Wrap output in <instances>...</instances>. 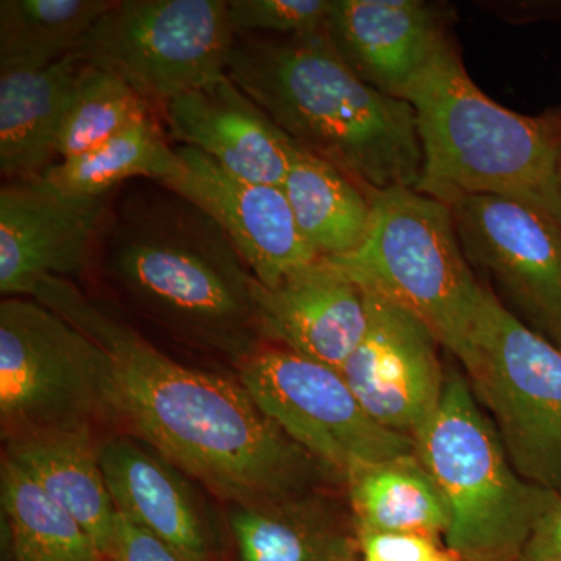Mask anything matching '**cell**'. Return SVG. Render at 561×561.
I'll list each match as a JSON object with an SVG mask.
<instances>
[{
	"mask_svg": "<svg viewBox=\"0 0 561 561\" xmlns=\"http://www.w3.org/2000/svg\"><path fill=\"white\" fill-rule=\"evenodd\" d=\"M364 290L367 330L339 371L373 420L413 438L445 391L442 345L413 313L376 290Z\"/></svg>",
	"mask_w": 561,
	"mask_h": 561,
	"instance_id": "obj_13",
	"label": "cell"
},
{
	"mask_svg": "<svg viewBox=\"0 0 561 561\" xmlns=\"http://www.w3.org/2000/svg\"><path fill=\"white\" fill-rule=\"evenodd\" d=\"M280 187L302 238L320 257L346 256L367 239L371 192L330 162L301 149Z\"/></svg>",
	"mask_w": 561,
	"mask_h": 561,
	"instance_id": "obj_23",
	"label": "cell"
},
{
	"mask_svg": "<svg viewBox=\"0 0 561 561\" xmlns=\"http://www.w3.org/2000/svg\"><path fill=\"white\" fill-rule=\"evenodd\" d=\"M110 357L38 300L0 302V423L3 440L113 423Z\"/></svg>",
	"mask_w": 561,
	"mask_h": 561,
	"instance_id": "obj_8",
	"label": "cell"
},
{
	"mask_svg": "<svg viewBox=\"0 0 561 561\" xmlns=\"http://www.w3.org/2000/svg\"><path fill=\"white\" fill-rule=\"evenodd\" d=\"M0 501L11 561H101L90 534L31 472L3 454Z\"/></svg>",
	"mask_w": 561,
	"mask_h": 561,
	"instance_id": "obj_24",
	"label": "cell"
},
{
	"mask_svg": "<svg viewBox=\"0 0 561 561\" xmlns=\"http://www.w3.org/2000/svg\"><path fill=\"white\" fill-rule=\"evenodd\" d=\"M442 7L420 0H332L324 32L365 83L404 101L449 39Z\"/></svg>",
	"mask_w": 561,
	"mask_h": 561,
	"instance_id": "obj_16",
	"label": "cell"
},
{
	"mask_svg": "<svg viewBox=\"0 0 561 561\" xmlns=\"http://www.w3.org/2000/svg\"><path fill=\"white\" fill-rule=\"evenodd\" d=\"M176 151L183 172L164 186L220 225L262 286L320 257L302 238L283 187L238 179L192 147Z\"/></svg>",
	"mask_w": 561,
	"mask_h": 561,
	"instance_id": "obj_14",
	"label": "cell"
},
{
	"mask_svg": "<svg viewBox=\"0 0 561 561\" xmlns=\"http://www.w3.org/2000/svg\"><path fill=\"white\" fill-rule=\"evenodd\" d=\"M519 561H561V494L535 524Z\"/></svg>",
	"mask_w": 561,
	"mask_h": 561,
	"instance_id": "obj_31",
	"label": "cell"
},
{
	"mask_svg": "<svg viewBox=\"0 0 561 561\" xmlns=\"http://www.w3.org/2000/svg\"><path fill=\"white\" fill-rule=\"evenodd\" d=\"M332 0H228L238 35L300 36L323 31Z\"/></svg>",
	"mask_w": 561,
	"mask_h": 561,
	"instance_id": "obj_28",
	"label": "cell"
},
{
	"mask_svg": "<svg viewBox=\"0 0 561 561\" xmlns=\"http://www.w3.org/2000/svg\"><path fill=\"white\" fill-rule=\"evenodd\" d=\"M360 561H456L437 538L409 534L359 531Z\"/></svg>",
	"mask_w": 561,
	"mask_h": 561,
	"instance_id": "obj_29",
	"label": "cell"
},
{
	"mask_svg": "<svg viewBox=\"0 0 561 561\" xmlns=\"http://www.w3.org/2000/svg\"><path fill=\"white\" fill-rule=\"evenodd\" d=\"M264 341L341 370L368 324L364 287L327 257L254 290Z\"/></svg>",
	"mask_w": 561,
	"mask_h": 561,
	"instance_id": "obj_15",
	"label": "cell"
},
{
	"mask_svg": "<svg viewBox=\"0 0 561 561\" xmlns=\"http://www.w3.org/2000/svg\"><path fill=\"white\" fill-rule=\"evenodd\" d=\"M150 116L153 105L127 81L87 65L62 127L60 161L88 153Z\"/></svg>",
	"mask_w": 561,
	"mask_h": 561,
	"instance_id": "obj_27",
	"label": "cell"
},
{
	"mask_svg": "<svg viewBox=\"0 0 561 561\" xmlns=\"http://www.w3.org/2000/svg\"><path fill=\"white\" fill-rule=\"evenodd\" d=\"M7 456L31 472L36 482L81 524L102 560L116 527L111 497L92 430L41 432L5 442Z\"/></svg>",
	"mask_w": 561,
	"mask_h": 561,
	"instance_id": "obj_21",
	"label": "cell"
},
{
	"mask_svg": "<svg viewBox=\"0 0 561 561\" xmlns=\"http://www.w3.org/2000/svg\"><path fill=\"white\" fill-rule=\"evenodd\" d=\"M162 116L179 146L250 183L283 186L301 150L230 77L165 103Z\"/></svg>",
	"mask_w": 561,
	"mask_h": 561,
	"instance_id": "obj_17",
	"label": "cell"
},
{
	"mask_svg": "<svg viewBox=\"0 0 561 561\" xmlns=\"http://www.w3.org/2000/svg\"><path fill=\"white\" fill-rule=\"evenodd\" d=\"M370 232L359 249L327 257L360 286L397 302L460 362L483 295L461 250L453 210L409 187L373 191Z\"/></svg>",
	"mask_w": 561,
	"mask_h": 561,
	"instance_id": "obj_6",
	"label": "cell"
},
{
	"mask_svg": "<svg viewBox=\"0 0 561 561\" xmlns=\"http://www.w3.org/2000/svg\"><path fill=\"white\" fill-rule=\"evenodd\" d=\"M114 192L68 194L43 176L5 181L0 190L2 295L32 297L41 280L66 279L90 267Z\"/></svg>",
	"mask_w": 561,
	"mask_h": 561,
	"instance_id": "obj_12",
	"label": "cell"
},
{
	"mask_svg": "<svg viewBox=\"0 0 561 561\" xmlns=\"http://www.w3.org/2000/svg\"><path fill=\"white\" fill-rule=\"evenodd\" d=\"M228 77L302 150L367 191L416 190L423 151L411 103L354 72L327 32L238 35Z\"/></svg>",
	"mask_w": 561,
	"mask_h": 561,
	"instance_id": "obj_3",
	"label": "cell"
},
{
	"mask_svg": "<svg viewBox=\"0 0 561 561\" xmlns=\"http://www.w3.org/2000/svg\"><path fill=\"white\" fill-rule=\"evenodd\" d=\"M557 175H559V183L561 187V150L559 154V162H557Z\"/></svg>",
	"mask_w": 561,
	"mask_h": 561,
	"instance_id": "obj_32",
	"label": "cell"
},
{
	"mask_svg": "<svg viewBox=\"0 0 561 561\" xmlns=\"http://www.w3.org/2000/svg\"><path fill=\"white\" fill-rule=\"evenodd\" d=\"M312 491L268 504L231 505L230 529L241 561H354L359 530L353 513Z\"/></svg>",
	"mask_w": 561,
	"mask_h": 561,
	"instance_id": "obj_20",
	"label": "cell"
},
{
	"mask_svg": "<svg viewBox=\"0 0 561 561\" xmlns=\"http://www.w3.org/2000/svg\"><path fill=\"white\" fill-rule=\"evenodd\" d=\"M238 368L261 411L343 481L364 465L415 454L413 438L373 420L335 368L280 346H261Z\"/></svg>",
	"mask_w": 561,
	"mask_h": 561,
	"instance_id": "obj_10",
	"label": "cell"
},
{
	"mask_svg": "<svg viewBox=\"0 0 561 561\" xmlns=\"http://www.w3.org/2000/svg\"><path fill=\"white\" fill-rule=\"evenodd\" d=\"M105 561H186L168 542L154 537L149 530L142 529L125 518L122 513L117 515L113 540L108 551L103 556Z\"/></svg>",
	"mask_w": 561,
	"mask_h": 561,
	"instance_id": "obj_30",
	"label": "cell"
},
{
	"mask_svg": "<svg viewBox=\"0 0 561 561\" xmlns=\"http://www.w3.org/2000/svg\"><path fill=\"white\" fill-rule=\"evenodd\" d=\"M357 530L445 537L451 511L416 454L364 465L345 478Z\"/></svg>",
	"mask_w": 561,
	"mask_h": 561,
	"instance_id": "obj_22",
	"label": "cell"
},
{
	"mask_svg": "<svg viewBox=\"0 0 561 561\" xmlns=\"http://www.w3.org/2000/svg\"><path fill=\"white\" fill-rule=\"evenodd\" d=\"M84 66L72 54L43 69L0 72L3 180L35 179L60 162L61 131Z\"/></svg>",
	"mask_w": 561,
	"mask_h": 561,
	"instance_id": "obj_19",
	"label": "cell"
},
{
	"mask_svg": "<svg viewBox=\"0 0 561 561\" xmlns=\"http://www.w3.org/2000/svg\"><path fill=\"white\" fill-rule=\"evenodd\" d=\"M116 0H2L0 72L43 69L72 55Z\"/></svg>",
	"mask_w": 561,
	"mask_h": 561,
	"instance_id": "obj_26",
	"label": "cell"
},
{
	"mask_svg": "<svg viewBox=\"0 0 561 561\" xmlns=\"http://www.w3.org/2000/svg\"><path fill=\"white\" fill-rule=\"evenodd\" d=\"M99 460L117 512L186 561L213 559L203 508L179 468L127 435L101 443Z\"/></svg>",
	"mask_w": 561,
	"mask_h": 561,
	"instance_id": "obj_18",
	"label": "cell"
},
{
	"mask_svg": "<svg viewBox=\"0 0 561 561\" xmlns=\"http://www.w3.org/2000/svg\"><path fill=\"white\" fill-rule=\"evenodd\" d=\"M32 298L110 357L113 423L230 505L268 504L345 481L261 411L241 382L186 367L68 279Z\"/></svg>",
	"mask_w": 561,
	"mask_h": 561,
	"instance_id": "obj_1",
	"label": "cell"
},
{
	"mask_svg": "<svg viewBox=\"0 0 561 561\" xmlns=\"http://www.w3.org/2000/svg\"><path fill=\"white\" fill-rule=\"evenodd\" d=\"M413 442L451 511L446 549L467 561L519 560L535 524L559 494L513 468L463 370L446 367L440 405Z\"/></svg>",
	"mask_w": 561,
	"mask_h": 561,
	"instance_id": "obj_5",
	"label": "cell"
},
{
	"mask_svg": "<svg viewBox=\"0 0 561 561\" xmlns=\"http://www.w3.org/2000/svg\"><path fill=\"white\" fill-rule=\"evenodd\" d=\"M476 400L527 482L561 494V348L530 330L483 283L459 362Z\"/></svg>",
	"mask_w": 561,
	"mask_h": 561,
	"instance_id": "obj_7",
	"label": "cell"
},
{
	"mask_svg": "<svg viewBox=\"0 0 561 561\" xmlns=\"http://www.w3.org/2000/svg\"><path fill=\"white\" fill-rule=\"evenodd\" d=\"M181 172L183 161L176 147L169 146L160 122L150 116L88 153L57 162L39 176L68 194L98 197L111 194L125 181L168 184Z\"/></svg>",
	"mask_w": 561,
	"mask_h": 561,
	"instance_id": "obj_25",
	"label": "cell"
},
{
	"mask_svg": "<svg viewBox=\"0 0 561 561\" xmlns=\"http://www.w3.org/2000/svg\"><path fill=\"white\" fill-rule=\"evenodd\" d=\"M465 256L508 312L561 348V225L501 195L446 203Z\"/></svg>",
	"mask_w": 561,
	"mask_h": 561,
	"instance_id": "obj_11",
	"label": "cell"
},
{
	"mask_svg": "<svg viewBox=\"0 0 561 561\" xmlns=\"http://www.w3.org/2000/svg\"><path fill=\"white\" fill-rule=\"evenodd\" d=\"M234 38L227 0H116L73 54L162 108L228 77Z\"/></svg>",
	"mask_w": 561,
	"mask_h": 561,
	"instance_id": "obj_9",
	"label": "cell"
},
{
	"mask_svg": "<svg viewBox=\"0 0 561 561\" xmlns=\"http://www.w3.org/2000/svg\"><path fill=\"white\" fill-rule=\"evenodd\" d=\"M95 260L140 316L241 362L260 350L257 279L219 224L153 180L114 192Z\"/></svg>",
	"mask_w": 561,
	"mask_h": 561,
	"instance_id": "obj_2",
	"label": "cell"
},
{
	"mask_svg": "<svg viewBox=\"0 0 561 561\" xmlns=\"http://www.w3.org/2000/svg\"><path fill=\"white\" fill-rule=\"evenodd\" d=\"M404 101L415 110L423 151L416 191L443 203L501 195L561 225V110L524 116L491 101L468 76L451 39L413 81Z\"/></svg>",
	"mask_w": 561,
	"mask_h": 561,
	"instance_id": "obj_4",
	"label": "cell"
}]
</instances>
